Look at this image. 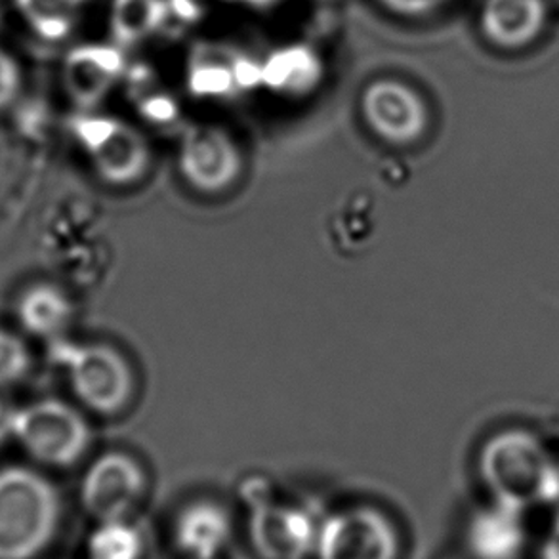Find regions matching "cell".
Returning a JSON list of instances; mask_svg holds the SVG:
<instances>
[{
    "instance_id": "obj_1",
    "label": "cell",
    "mask_w": 559,
    "mask_h": 559,
    "mask_svg": "<svg viewBox=\"0 0 559 559\" xmlns=\"http://www.w3.org/2000/svg\"><path fill=\"white\" fill-rule=\"evenodd\" d=\"M60 520V492L48 477L29 466L0 468V559L35 558Z\"/></svg>"
},
{
    "instance_id": "obj_2",
    "label": "cell",
    "mask_w": 559,
    "mask_h": 559,
    "mask_svg": "<svg viewBox=\"0 0 559 559\" xmlns=\"http://www.w3.org/2000/svg\"><path fill=\"white\" fill-rule=\"evenodd\" d=\"M52 357L66 371L71 392L94 415L115 416L136 395V374L119 349L104 342H52Z\"/></svg>"
},
{
    "instance_id": "obj_3",
    "label": "cell",
    "mask_w": 559,
    "mask_h": 559,
    "mask_svg": "<svg viewBox=\"0 0 559 559\" xmlns=\"http://www.w3.org/2000/svg\"><path fill=\"white\" fill-rule=\"evenodd\" d=\"M14 439L38 464L69 468L88 453L92 426L81 408L45 397L17 407Z\"/></svg>"
},
{
    "instance_id": "obj_4",
    "label": "cell",
    "mask_w": 559,
    "mask_h": 559,
    "mask_svg": "<svg viewBox=\"0 0 559 559\" xmlns=\"http://www.w3.org/2000/svg\"><path fill=\"white\" fill-rule=\"evenodd\" d=\"M359 107L372 134L390 145L415 144L430 122L423 96L400 79H377L367 84Z\"/></svg>"
},
{
    "instance_id": "obj_5",
    "label": "cell",
    "mask_w": 559,
    "mask_h": 559,
    "mask_svg": "<svg viewBox=\"0 0 559 559\" xmlns=\"http://www.w3.org/2000/svg\"><path fill=\"white\" fill-rule=\"evenodd\" d=\"M76 136L92 167L107 183L136 182L150 165V147L142 134L117 119L84 117L76 122Z\"/></svg>"
},
{
    "instance_id": "obj_6",
    "label": "cell",
    "mask_w": 559,
    "mask_h": 559,
    "mask_svg": "<svg viewBox=\"0 0 559 559\" xmlns=\"http://www.w3.org/2000/svg\"><path fill=\"white\" fill-rule=\"evenodd\" d=\"M319 559H395L400 543L392 522L374 508H349L319 527Z\"/></svg>"
},
{
    "instance_id": "obj_7",
    "label": "cell",
    "mask_w": 559,
    "mask_h": 559,
    "mask_svg": "<svg viewBox=\"0 0 559 559\" xmlns=\"http://www.w3.org/2000/svg\"><path fill=\"white\" fill-rule=\"evenodd\" d=\"M145 472L142 464L121 451L102 454L86 469L81 499L88 514L99 522L127 520L144 497Z\"/></svg>"
},
{
    "instance_id": "obj_8",
    "label": "cell",
    "mask_w": 559,
    "mask_h": 559,
    "mask_svg": "<svg viewBox=\"0 0 559 559\" xmlns=\"http://www.w3.org/2000/svg\"><path fill=\"white\" fill-rule=\"evenodd\" d=\"M178 168L189 188L201 193H222L241 176V150L229 132L219 127H193L180 144Z\"/></svg>"
},
{
    "instance_id": "obj_9",
    "label": "cell",
    "mask_w": 559,
    "mask_h": 559,
    "mask_svg": "<svg viewBox=\"0 0 559 559\" xmlns=\"http://www.w3.org/2000/svg\"><path fill=\"white\" fill-rule=\"evenodd\" d=\"M321 523L302 507L262 504L252 512L250 537L265 559H304L318 546Z\"/></svg>"
},
{
    "instance_id": "obj_10",
    "label": "cell",
    "mask_w": 559,
    "mask_h": 559,
    "mask_svg": "<svg viewBox=\"0 0 559 559\" xmlns=\"http://www.w3.org/2000/svg\"><path fill=\"white\" fill-rule=\"evenodd\" d=\"M481 469L499 489H520L543 481L548 472L543 447L525 431H504L492 438L481 453Z\"/></svg>"
},
{
    "instance_id": "obj_11",
    "label": "cell",
    "mask_w": 559,
    "mask_h": 559,
    "mask_svg": "<svg viewBox=\"0 0 559 559\" xmlns=\"http://www.w3.org/2000/svg\"><path fill=\"white\" fill-rule=\"evenodd\" d=\"M124 48L98 43L75 48L66 60V88L79 106L92 107L127 75Z\"/></svg>"
},
{
    "instance_id": "obj_12",
    "label": "cell",
    "mask_w": 559,
    "mask_h": 559,
    "mask_svg": "<svg viewBox=\"0 0 559 559\" xmlns=\"http://www.w3.org/2000/svg\"><path fill=\"white\" fill-rule=\"evenodd\" d=\"M545 23V0H485L481 8L485 37L508 50L531 45Z\"/></svg>"
},
{
    "instance_id": "obj_13",
    "label": "cell",
    "mask_w": 559,
    "mask_h": 559,
    "mask_svg": "<svg viewBox=\"0 0 559 559\" xmlns=\"http://www.w3.org/2000/svg\"><path fill=\"white\" fill-rule=\"evenodd\" d=\"M323 60L302 43L280 46L262 60V86L281 96H306L323 81Z\"/></svg>"
},
{
    "instance_id": "obj_14",
    "label": "cell",
    "mask_w": 559,
    "mask_h": 559,
    "mask_svg": "<svg viewBox=\"0 0 559 559\" xmlns=\"http://www.w3.org/2000/svg\"><path fill=\"white\" fill-rule=\"evenodd\" d=\"M75 316L73 302L60 287L35 283L25 288L15 302V318L25 333L40 341L63 338Z\"/></svg>"
},
{
    "instance_id": "obj_15",
    "label": "cell",
    "mask_w": 559,
    "mask_h": 559,
    "mask_svg": "<svg viewBox=\"0 0 559 559\" xmlns=\"http://www.w3.org/2000/svg\"><path fill=\"white\" fill-rule=\"evenodd\" d=\"M231 537V522L224 508L214 502H195L176 522V540L195 559L216 558Z\"/></svg>"
},
{
    "instance_id": "obj_16",
    "label": "cell",
    "mask_w": 559,
    "mask_h": 559,
    "mask_svg": "<svg viewBox=\"0 0 559 559\" xmlns=\"http://www.w3.org/2000/svg\"><path fill=\"white\" fill-rule=\"evenodd\" d=\"M188 88L197 98H231L239 94L235 52L218 46H199L188 61Z\"/></svg>"
},
{
    "instance_id": "obj_17",
    "label": "cell",
    "mask_w": 559,
    "mask_h": 559,
    "mask_svg": "<svg viewBox=\"0 0 559 559\" xmlns=\"http://www.w3.org/2000/svg\"><path fill=\"white\" fill-rule=\"evenodd\" d=\"M170 20L168 0H114L109 10L111 37L121 48L152 38Z\"/></svg>"
},
{
    "instance_id": "obj_18",
    "label": "cell",
    "mask_w": 559,
    "mask_h": 559,
    "mask_svg": "<svg viewBox=\"0 0 559 559\" xmlns=\"http://www.w3.org/2000/svg\"><path fill=\"white\" fill-rule=\"evenodd\" d=\"M144 537L136 525L127 520L99 522L88 540L91 559H142Z\"/></svg>"
},
{
    "instance_id": "obj_19",
    "label": "cell",
    "mask_w": 559,
    "mask_h": 559,
    "mask_svg": "<svg viewBox=\"0 0 559 559\" xmlns=\"http://www.w3.org/2000/svg\"><path fill=\"white\" fill-rule=\"evenodd\" d=\"M33 364L29 346L22 334L0 326V390L22 382Z\"/></svg>"
},
{
    "instance_id": "obj_20",
    "label": "cell",
    "mask_w": 559,
    "mask_h": 559,
    "mask_svg": "<svg viewBox=\"0 0 559 559\" xmlns=\"http://www.w3.org/2000/svg\"><path fill=\"white\" fill-rule=\"evenodd\" d=\"M22 91V71L14 58L0 48V111L14 104Z\"/></svg>"
},
{
    "instance_id": "obj_21",
    "label": "cell",
    "mask_w": 559,
    "mask_h": 559,
    "mask_svg": "<svg viewBox=\"0 0 559 559\" xmlns=\"http://www.w3.org/2000/svg\"><path fill=\"white\" fill-rule=\"evenodd\" d=\"M209 0H168L170 17L183 23H195L203 17Z\"/></svg>"
},
{
    "instance_id": "obj_22",
    "label": "cell",
    "mask_w": 559,
    "mask_h": 559,
    "mask_svg": "<svg viewBox=\"0 0 559 559\" xmlns=\"http://www.w3.org/2000/svg\"><path fill=\"white\" fill-rule=\"evenodd\" d=\"M380 2L395 14L418 15L438 7L439 0H380Z\"/></svg>"
},
{
    "instance_id": "obj_23",
    "label": "cell",
    "mask_w": 559,
    "mask_h": 559,
    "mask_svg": "<svg viewBox=\"0 0 559 559\" xmlns=\"http://www.w3.org/2000/svg\"><path fill=\"white\" fill-rule=\"evenodd\" d=\"M15 413L17 407L0 395V443L14 438Z\"/></svg>"
},
{
    "instance_id": "obj_24",
    "label": "cell",
    "mask_w": 559,
    "mask_h": 559,
    "mask_svg": "<svg viewBox=\"0 0 559 559\" xmlns=\"http://www.w3.org/2000/svg\"><path fill=\"white\" fill-rule=\"evenodd\" d=\"M40 2L58 12H63V14L75 15L76 10L84 7L88 0H40Z\"/></svg>"
},
{
    "instance_id": "obj_25",
    "label": "cell",
    "mask_w": 559,
    "mask_h": 559,
    "mask_svg": "<svg viewBox=\"0 0 559 559\" xmlns=\"http://www.w3.org/2000/svg\"><path fill=\"white\" fill-rule=\"evenodd\" d=\"M229 2H239V4H245V7L262 8L265 4H272L273 0H229Z\"/></svg>"
}]
</instances>
